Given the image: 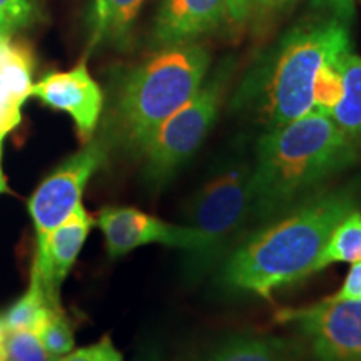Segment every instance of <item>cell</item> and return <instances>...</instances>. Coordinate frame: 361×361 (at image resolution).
I'll return each instance as SVG.
<instances>
[{
	"mask_svg": "<svg viewBox=\"0 0 361 361\" xmlns=\"http://www.w3.org/2000/svg\"><path fill=\"white\" fill-rule=\"evenodd\" d=\"M301 16L247 69L233 109L266 130L313 111V82L324 62L351 52L353 0H305Z\"/></svg>",
	"mask_w": 361,
	"mask_h": 361,
	"instance_id": "6da1fadb",
	"label": "cell"
},
{
	"mask_svg": "<svg viewBox=\"0 0 361 361\" xmlns=\"http://www.w3.org/2000/svg\"><path fill=\"white\" fill-rule=\"evenodd\" d=\"M360 191L356 183L324 188L255 228L219 264V283L271 300L274 291L318 273L331 233L360 207Z\"/></svg>",
	"mask_w": 361,
	"mask_h": 361,
	"instance_id": "7a4b0ae2",
	"label": "cell"
},
{
	"mask_svg": "<svg viewBox=\"0 0 361 361\" xmlns=\"http://www.w3.org/2000/svg\"><path fill=\"white\" fill-rule=\"evenodd\" d=\"M358 157L360 149L322 112L264 130L252 154L250 231L323 191Z\"/></svg>",
	"mask_w": 361,
	"mask_h": 361,
	"instance_id": "3957f363",
	"label": "cell"
},
{
	"mask_svg": "<svg viewBox=\"0 0 361 361\" xmlns=\"http://www.w3.org/2000/svg\"><path fill=\"white\" fill-rule=\"evenodd\" d=\"M211 54L200 42L166 45L126 74L112 109V135L139 154L156 129L207 78Z\"/></svg>",
	"mask_w": 361,
	"mask_h": 361,
	"instance_id": "277c9868",
	"label": "cell"
},
{
	"mask_svg": "<svg viewBox=\"0 0 361 361\" xmlns=\"http://www.w3.org/2000/svg\"><path fill=\"white\" fill-rule=\"evenodd\" d=\"M252 157L245 151L224 154L184 204L183 224L200 236V247L183 256L188 281H200L218 268L251 229Z\"/></svg>",
	"mask_w": 361,
	"mask_h": 361,
	"instance_id": "5b68a950",
	"label": "cell"
},
{
	"mask_svg": "<svg viewBox=\"0 0 361 361\" xmlns=\"http://www.w3.org/2000/svg\"><path fill=\"white\" fill-rule=\"evenodd\" d=\"M234 74V61L226 59L194 96L162 123L142 149L144 179L154 189L173 180L204 142Z\"/></svg>",
	"mask_w": 361,
	"mask_h": 361,
	"instance_id": "8992f818",
	"label": "cell"
},
{
	"mask_svg": "<svg viewBox=\"0 0 361 361\" xmlns=\"http://www.w3.org/2000/svg\"><path fill=\"white\" fill-rule=\"evenodd\" d=\"M276 319L296 328L313 361H361V301L326 296L303 308L278 311Z\"/></svg>",
	"mask_w": 361,
	"mask_h": 361,
	"instance_id": "52a82bcc",
	"label": "cell"
},
{
	"mask_svg": "<svg viewBox=\"0 0 361 361\" xmlns=\"http://www.w3.org/2000/svg\"><path fill=\"white\" fill-rule=\"evenodd\" d=\"M106 159V144L90 139L80 151L67 157L39 184L27 204L35 226L37 247H42L54 229L64 223L82 202L85 186Z\"/></svg>",
	"mask_w": 361,
	"mask_h": 361,
	"instance_id": "ba28073f",
	"label": "cell"
},
{
	"mask_svg": "<svg viewBox=\"0 0 361 361\" xmlns=\"http://www.w3.org/2000/svg\"><path fill=\"white\" fill-rule=\"evenodd\" d=\"M94 224L101 229L107 255L121 258L137 247L161 245L192 255L200 247V236L186 224H174L135 207L107 206L99 211Z\"/></svg>",
	"mask_w": 361,
	"mask_h": 361,
	"instance_id": "9c48e42d",
	"label": "cell"
},
{
	"mask_svg": "<svg viewBox=\"0 0 361 361\" xmlns=\"http://www.w3.org/2000/svg\"><path fill=\"white\" fill-rule=\"evenodd\" d=\"M30 96L52 109L69 114L84 144L92 139L104 109V94L90 75L85 61H80L71 71L47 74L32 85Z\"/></svg>",
	"mask_w": 361,
	"mask_h": 361,
	"instance_id": "30bf717a",
	"label": "cell"
},
{
	"mask_svg": "<svg viewBox=\"0 0 361 361\" xmlns=\"http://www.w3.org/2000/svg\"><path fill=\"white\" fill-rule=\"evenodd\" d=\"M92 226L94 216H90L80 202L69 218L54 229L45 245L35 251L30 278L39 283L47 301L56 308H62L61 286L78 261Z\"/></svg>",
	"mask_w": 361,
	"mask_h": 361,
	"instance_id": "8fae6325",
	"label": "cell"
},
{
	"mask_svg": "<svg viewBox=\"0 0 361 361\" xmlns=\"http://www.w3.org/2000/svg\"><path fill=\"white\" fill-rule=\"evenodd\" d=\"M228 20L226 0H161L152 29L154 47L197 42Z\"/></svg>",
	"mask_w": 361,
	"mask_h": 361,
	"instance_id": "7c38bea8",
	"label": "cell"
},
{
	"mask_svg": "<svg viewBox=\"0 0 361 361\" xmlns=\"http://www.w3.org/2000/svg\"><path fill=\"white\" fill-rule=\"evenodd\" d=\"M146 0H94L87 13L89 51L99 45L126 49Z\"/></svg>",
	"mask_w": 361,
	"mask_h": 361,
	"instance_id": "4fadbf2b",
	"label": "cell"
},
{
	"mask_svg": "<svg viewBox=\"0 0 361 361\" xmlns=\"http://www.w3.org/2000/svg\"><path fill=\"white\" fill-rule=\"evenodd\" d=\"M206 361H298V346L281 336L233 333L216 343Z\"/></svg>",
	"mask_w": 361,
	"mask_h": 361,
	"instance_id": "5bb4252c",
	"label": "cell"
},
{
	"mask_svg": "<svg viewBox=\"0 0 361 361\" xmlns=\"http://www.w3.org/2000/svg\"><path fill=\"white\" fill-rule=\"evenodd\" d=\"M341 72L345 89L331 119L361 149V57L353 52L346 54L341 61Z\"/></svg>",
	"mask_w": 361,
	"mask_h": 361,
	"instance_id": "9a60e30c",
	"label": "cell"
},
{
	"mask_svg": "<svg viewBox=\"0 0 361 361\" xmlns=\"http://www.w3.org/2000/svg\"><path fill=\"white\" fill-rule=\"evenodd\" d=\"M34 66V52L22 40H8L0 47V79L6 84L8 94L22 106L32 90Z\"/></svg>",
	"mask_w": 361,
	"mask_h": 361,
	"instance_id": "2e32d148",
	"label": "cell"
},
{
	"mask_svg": "<svg viewBox=\"0 0 361 361\" xmlns=\"http://www.w3.org/2000/svg\"><path fill=\"white\" fill-rule=\"evenodd\" d=\"M59 310L62 308L49 303L39 283L30 278L29 290L2 316V324L6 331H30L39 335L51 316Z\"/></svg>",
	"mask_w": 361,
	"mask_h": 361,
	"instance_id": "e0dca14e",
	"label": "cell"
},
{
	"mask_svg": "<svg viewBox=\"0 0 361 361\" xmlns=\"http://www.w3.org/2000/svg\"><path fill=\"white\" fill-rule=\"evenodd\" d=\"M361 261V209L351 211L329 236L318 263V271L331 264L358 263Z\"/></svg>",
	"mask_w": 361,
	"mask_h": 361,
	"instance_id": "ac0fdd59",
	"label": "cell"
},
{
	"mask_svg": "<svg viewBox=\"0 0 361 361\" xmlns=\"http://www.w3.org/2000/svg\"><path fill=\"white\" fill-rule=\"evenodd\" d=\"M343 57L331 59V61L324 62L319 67V71L316 72L313 82V111L331 116V112L335 111L338 102L341 101L343 89H345L341 72Z\"/></svg>",
	"mask_w": 361,
	"mask_h": 361,
	"instance_id": "d6986e66",
	"label": "cell"
},
{
	"mask_svg": "<svg viewBox=\"0 0 361 361\" xmlns=\"http://www.w3.org/2000/svg\"><path fill=\"white\" fill-rule=\"evenodd\" d=\"M303 2L305 0H251V16L247 25L256 37H263Z\"/></svg>",
	"mask_w": 361,
	"mask_h": 361,
	"instance_id": "ffe728a7",
	"label": "cell"
},
{
	"mask_svg": "<svg viewBox=\"0 0 361 361\" xmlns=\"http://www.w3.org/2000/svg\"><path fill=\"white\" fill-rule=\"evenodd\" d=\"M39 340L49 356L62 358L74 350V331L64 310H59L51 316L42 331L39 333Z\"/></svg>",
	"mask_w": 361,
	"mask_h": 361,
	"instance_id": "44dd1931",
	"label": "cell"
},
{
	"mask_svg": "<svg viewBox=\"0 0 361 361\" xmlns=\"http://www.w3.org/2000/svg\"><path fill=\"white\" fill-rule=\"evenodd\" d=\"M39 335L30 331H7L6 361H47Z\"/></svg>",
	"mask_w": 361,
	"mask_h": 361,
	"instance_id": "7402d4cb",
	"label": "cell"
},
{
	"mask_svg": "<svg viewBox=\"0 0 361 361\" xmlns=\"http://www.w3.org/2000/svg\"><path fill=\"white\" fill-rule=\"evenodd\" d=\"M22 104L17 102L6 87V84L0 79V194L8 192L7 179L2 169V146L4 139L7 137L8 133H12L17 126L20 124L22 119Z\"/></svg>",
	"mask_w": 361,
	"mask_h": 361,
	"instance_id": "603a6c76",
	"label": "cell"
},
{
	"mask_svg": "<svg viewBox=\"0 0 361 361\" xmlns=\"http://www.w3.org/2000/svg\"><path fill=\"white\" fill-rule=\"evenodd\" d=\"M34 16L32 0H0V24L11 32L25 27Z\"/></svg>",
	"mask_w": 361,
	"mask_h": 361,
	"instance_id": "cb8c5ba5",
	"label": "cell"
},
{
	"mask_svg": "<svg viewBox=\"0 0 361 361\" xmlns=\"http://www.w3.org/2000/svg\"><path fill=\"white\" fill-rule=\"evenodd\" d=\"M62 361H124L111 336H104L94 345L67 353Z\"/></svg>",
	"mask_w": 361,
	"mask_h": 361,
	"instance_id": "d4e9b609",
	"label": "cell"
},
{
	"mask_svg": "<svg viewBox=\"0 0 361 361\" xmlns=\"http://www.w3.org/2000/svg\"><path fill=\"white\" fill-rule=\"evenodd\" d=\"M331 298L346 301H361V261L350 266L341 288L335 295H331Z\"/></svg>",
	"mask_w": 361,
	"mask_h": 361,
	"instance_id": "484cf974",
	"label": "cell"
},
{
	"mask_svg": "<svg viewBox=\"0 0 361 361\" xmlns=\"http://www.w3.org/2000/svg\"><path fill=\"white\" fill-rule=\"evenodd\" d=\"M226 11L233 27H246L250 24L251 0H226Z\"/></svg>",
	"mask_w": 361,
	"mask_h": 361,
	"instance_id": "4316f807",
	"label": "cell"
},
{
	"mask_svg": "<svg viewBox=\"0 0 361 361\" xmlns=\"http://www.w3.org/2000/svg\"><path fill=\"white\" fill-rule=\"evenodd\" d=\"M6 328L2 324V318H0V361H6Z\"/></svg>",
	"mask_w": 361,
	"mask_h": 361,
	"instance_id": "83f0119b",
	"label": "cell"
},
{
	"mask_svg": "<svg viewBox=\"0 0 361 361\" xmlns=\"http://www.w3.org/2000/svg\"><path fill=\"white\" fill-rule=\"evenodd\" d=\"M11 35H12L11 30H7L6 27L0 24V47H2L4 44H7L8 40H11Z\"/></svg>",
	"mask_w": 361,
	"mask_h": 361,
	"instance_id": "f1b7e54d",
	"label": "cell"
},
{
	"mask_svg": "<svg viewBox=\"0 0 361 361\" xmlns=\"http://www.w3.org/2000/svg\"><path fill=\"white\" fill-rule=\"evenodd\" d=\"M139 361H161V358L157 355H147L146 358H142V360H139Z\"/></svg>",
	"mask_w": 361,
	"mask_h": 361,
	"instance_id": "f546056e",
	"label": "cell"
},
{
	"mask_svg": "<svg viewBox=\"0 0 361 361\" xmlns=\"http://www.w3.org/2000/svg\"><path fill=\"white\" fill-rule=\"evenodd\" d=\"M47 361H62V358H57V356H49Z\"/></svg>",
	"mask_w": 361,
	"mask_h": 361,
	"instance_id": "4dcf8cb0",
	"label": "cell"
}]
</instances>
